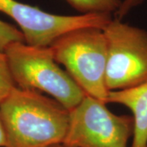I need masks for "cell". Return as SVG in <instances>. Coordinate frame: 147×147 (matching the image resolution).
Returning a JSON list of instances; mask_svg holds the SVG:
<instances>
[{"mask_svg": "<svg viewBox=\"0 0 147 147\" xmlns=\"http://www.w3.org/2000/svg\"><path fill=\"white\" fill-rule=\"evenodd\" d=\"M145 0H123L119 8L114 15V18L122 20L133 8L141 5Z\"/></svg>", "mask_w": 147, "mask_h": 147, "instance_id": "obj_11", "label": "cell"}, {"mask_svg": "<svg viewBox=\"0 0 147 147\" xmlns=\"http://www.w3.org/2000/svg\"><path fill=\"white\" fill-rule=\"evenodd\" d=\"M50 47L55 61L63 65L86 94L105 102L109 91L105 85L108 47L104 29H75L59 37Z\"/></svg>", "mask_w": 147, "mask_h": 147, "instance_id": "obj_3", "label": "cell"}, {"mask_svg": "<svg viewBox=\"0 0 147 147\" xmlns=\"http://www.w3.org/2000/svg\"><path fill=\"white\" fill-rule=\"evenodd\" d=\"M104 32L108 47V91L128 89L146 82L147 30L113 17Z\"/></svg>", "mask_w": 147, "mask_h": 147, "instance_id": "obj_5", "label": "cell"}, {"mask_svg": "<svg viewBox=\"0 0 147 147\" xmlns=\"http://www.w3.org/2000/svg\"><path fill=\"white\" fill-rule=\"evenodd\" d=\"M6 144V137L4 130H3V127L1 120V117H0V147H4Z\"/></svg>", "mask_w": 147, "mask_h": 147, "instance_id": "obj_12", "label": "cell"}, {"mask_svg": "<svg viewBox=\"0 0 147 147\" xmlns=\"http://www.w3.org/2000/svg\"><path fill=\"white\" fill-rule=\"evenodd\" d=\"M4 53L16 87L44 92L69 111L84 99L86 93L59 66L50 47L15 42L6 47Z\"/></svg>", "mask_w": 147, "mask_h": 147, "instance_id": "obj_2", "label": "cell"}, {"mask_svg": "<svg viewBox=\"0 0 147 147\" xmlns=\"http://www.w3.org/2000/svg\"><path fill=\"white\" fill-rule=\"evenodd\" d=\"M15 42H25L21 30L0 20V52L4 53L6 47Z\"/></svg>", "mask_w": 147, "mask_h": 147, "instance_id": "obj_10", "label": "cell"}, {"mask_svg": "<svg viewBox=\"0 0 147 147\" xmlns=\"http://www.w3.org/2000/svg\"><path fill=\"white\" fill-rule=\"evenodd\" d=\"M132 116L112 113L106 103L88 95L69 110L65 147H128L132 137Z\"/></svg>", "mask_w": 147, "mask_h": 147, "instance_id": "obj_4", "label": "cell"}, {"mask_svg": "<svg viewBox=\"0 0 147 147\" xmlns=\"http://www.w3.org/2000/svg\"><path fill=\"white\" fill-rule=\"evenodd\" d=\"M105 102L131 110L134 130L130 147H147V81L135 88L109 92Z\"/></svg>", "mask_w": 147, "mask_h": 147, "instance_id": "obj_7", "label": "cell"}, {"mask_svg": "<svg viewBox=\"0 0 147 147\" xmlns=\"http://www.w3.org/2000/svg\"><path fill=\"white\" fill-rule=\"evenodd\" d=\"M4 147H50L62 144L69 111L35 90L15 86L0 102Z\"/></svg>", "mask_w": 147, "mask_h": 147, "instance_id": "obj_1", "label": "cell"}, {"mask_svg": "<svg viewBox=\"0 0 147 147\" xmlns=\"http://www.w3.org/2000/svg\"><path fill=\"white\" fill-rule=\"evenodd\" d=\"M50 147H65L63 145H61V144H59V145H55V146H50Z\"/></svg>", "mask_w": 147, "mask_h": 147, "instance_id": "obj_13", "label": "cell"}, {"mask_svg": "<svg viewBox=\"0 0 147 147\" xmlns=\"http://www.w3.org/2000/svg\"><path fill=\"white\" fill-rule=\"evenodd\" d=\"M0 12L15 21L25 42L34 47H50L59 37L78 28L105 29L113 19V16L107 14L56 15L17 0H0Z\"/></svg>", "mask_w": 147, "mask_h": 147, "instance_id": "obj_6", "label": "cell"}, {"mask_svg": "<svg viewBox=\"0 0 147 147\" xmlns=\"http://www.w3.org/2000/svg\"><path fill=\"white\" fill-rule=\"evenodd\" d=\"M81 14H107L114 16L123 0H65Z\"/></svg>", "mask_w": 147, "mask_h": 147, "instance_id": "obj_8", "label": "cell"}, {"mask_svg": "<svg viewBox=\"0 0 147 147\" xmlns=\"http://www.w3.org/2000/svg\"><path fill=\"white\" fill-rule=\"evenodd\" d=\"M15 86L5 53L0 52V102L10 93Z\"/></svg>", "mask_w": 147, "mask_h": 147, "instance_id": "obj_9", "label": "cell"}]
</instances>
